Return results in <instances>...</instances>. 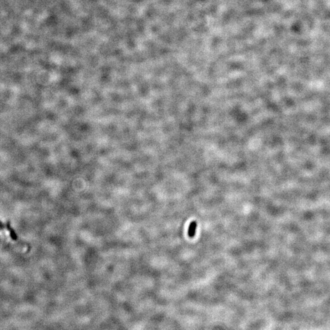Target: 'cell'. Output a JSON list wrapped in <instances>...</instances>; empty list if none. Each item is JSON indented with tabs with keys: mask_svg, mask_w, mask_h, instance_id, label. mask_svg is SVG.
<instances>
[{
	"mask_svg": "<svg viewBox=\"0 0 330 330\" xmlns=\"http://www.w3.org/2000/svg\"><path fill=\"white\" fill-rule=\"evenodd\" d=\"M196 228H197V223H196V221H192L191 223L190 226H189L188 229V235L191 238L194 237V236L195 235Z\"/></svg>",
	"mask_w": 330,
	"mask_h": 330,
	"instance_id": "cell-1",
	"label": "cell"
},
{
	"mask_svg": "<svg viewBox=\"0 0 330 330\" xmlns=\"http://www.w3.org/2000/svg\"><path fill=\"white\" fill-rule=\"evenodd\" d=\"M6 229L10 232V235H11V237L12 239L13 240H17V239H18V237H17V235L16 233L15 232V230H14L11 227V225H10L9 222H7L6 225Z\"/></svg>",
	"mask_w": 330,
	"mask_h": 330,
	"instance_id": "cell-2",
	"label": "cell"
},
{
	"mask_svg": "<svg viewBox=\"0 0 330 330\" xmlns=\"http://www.w3.org/2000/svg\"><path fill=\"white\" fill-rule=\"evenodd\" d=\"M0 229H4V225L3 224V223L1 221H0Z\"/></svg>",
	"mask_w": 330,
	"mask_h": 330,
	"instance_id": "cell-3",
	"label": "cell"
}]
</instances>
